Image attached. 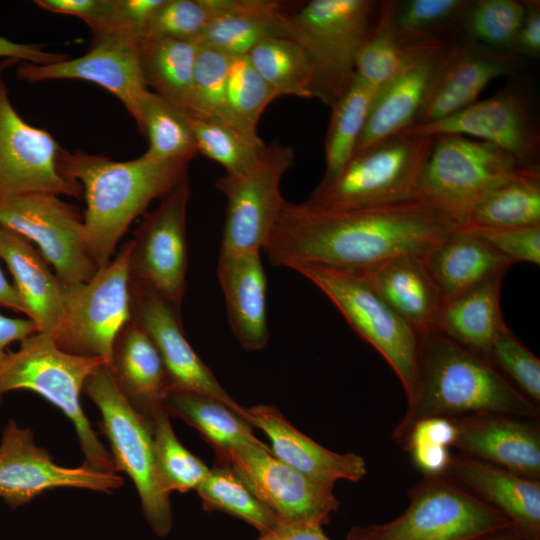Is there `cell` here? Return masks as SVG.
Here are the masks:
<instances>
[{
  "label": "cell",
  "mask_w": 540,
  "mask_h": 540,
  "mask_svg": "<svg viewBox=\"0 0 540 540\" xmlns=\"http://www.w3.org/2000/svg\"><path fill=\"white\" fill-rule=\"evenodd\" d=\"M458 228L451 215L417 195L344 209L286 200L263 250L274 266L312 264L363 275L398 255L424 258Z\"/></svg>",
  "instance_id": "cell-1"
},
{
  "label": "cell",
  "mask_w": 540,
  "mask_h": 540,
  "mask_svg": "<svg viewBox=\"0 0 540 540\" xmlns=\"http://www.w3.org/2000/svg\"><path fill=\"white\" fill-rule=\"evenodd\" d=\"M417 379L407 408L392 432L401 444L412 426L428 417L498 414L536 418L538 408L485 357L438 329L419 335Z\"/></svg>",
  "instance_id": "cell-2"
},
{
  "label": "cell",
  "mask_w": 540,
  "mask_h": 540,
  "mask_svg": "<svg viewBox=\"0 0 540 540\" xmlns=\"http://www.w3.org/2000/svg\"><path fill=\"white\" fill-rule=\"evenodd\" d=\"M191 160H161L143 154L129 161H113L101 155L61 150L60 173L82 187L86 240L98 269L111 261L131 223L188 176Z\"/></svg>",
  "instance_id": "cell-3"
},
{
  "label": "cell",
  "mask_w": 540,
  "mask_h": 540,
  "mask_svg": "<svg viewBox=\"0 0 540 540\" xmlns=\"http://www.w3.org/2000/svg\"><path fill=\"white\" fill-rule=\"evenodd\" d=\"M102 365H107L103 359L68 353L59 348L52 334L36 332L21 341L17 351L7 353L0 363V401L15 390L39 394L70 419L85 462L98 471L116 473L111 455L80 404L85 381Z\"/></svg>",
  "instance_id": "cell-4"
},
{
  "label": "cell",
  "mask_w": 540,
  "mask_h": 540,
  "mask_svg": "<svg viewBox=\"0 0 540 540\" xmlns=\"http://www.w3.org/2000/svg\"><path fill=\"white\" fill-rule=\"evenodd\" d=\"M409 505L382 524L354 526L345 540H476L513 526L500 511L447 475L424 476Z\"/></svg>",
  "instance_id": "cell-5"
},
{
  "label": "cell",
  "mask_w": 540,
  "mask_h": 540,
  "mask_svg": "<svg viewBox=\"0 0 540 540\" xmlns=\"http://www.w3.org/2000/svg\"><path fill=\"white\" fill-rule=\"evenodd\" d=\"M375 7L373 0H311L289 14L291 36L312 68L313 97L332 107L349 88Z\"/></svg>",
  "instance_id": "cell-6"
},
{
  "label": "cell",
  "mask_w": 540,
  "mask_h": 540,
  "mask_svg": "<svg viewBox=\"0 0 540 540\" xmlns=\"http://www.w3.org/2000/svg\"><path fill=\"white\" fill-rule=\"evenodd\" d=\"M291 270L321 290L349 326L382 355L402 383L408 399L417 379L420 345L417 332L363 275L312 264L297 265Z\"/></svg>",
  "instance_id": "cell-7"
},
{
  "label": "cell",
  "mask_w": 540,
  "mask_h": 540,
  "mask_svg": "<svg viewBox=\"0 0 540 540\" xmlns=\"http://www.w3.org/2000/svg\"><path fill=\"white\" fill-rule=\"evenodd\" d=\"M434 138L400 132L353 155L341 173L319 183L306 200L326 208H355L415 195Z\"/></svg>",
  "instance_id": "cell-8"
},
{
  "label": "cell",
  "mask_w": 540,
  "mask_h": 540,
  "mask_svg": "<svg viewBox=\"0 0 540 540\" xmlns=\"http://www.w3.org/2000/svg\"><path fill=\"white\" fill-rule=\"evenodd\" d=\"M83 392L101 413V432L110 442L115 471L124 472L134 482L153 532L167 536L173 514L169 494L161 488L156 472L151 424L122 395L107 365L87 378Z\"/></svg>",
  "instance_id": "cell-9"
},
{
  "label": "cell",
  "mask_w": 540,
  "mask_h": 540,
  "mask_svg": "<svg viewBox=\"0 0 540 540\" xmlns=\"http://www.w3.org/2000/svg\"><path fill=\"white\" fill-rule=\"evenodd\" d=\"M130 252L128 240L88 281L63 285L61 317L50 333L60 349L101 358L109 367L114 341L130 321Z\"/></svg>",
  "instance_id": "cell-10"
},
{
  "label": "cell",
  "mask_w": 540,
  "mask_h": 540,
  "mask_svg": "<svg viewBox=\"0 0 540 540\" xmlns=\"http://www.w3.org/2000/svg\"><path fill=\"white\" fill-rule=\"evenodd\" d=\"M529 166L485 141L436 136L415 195L435 203L460 226L473 206Z\"/></svg>",
  "instance_id": "cell-11"
},
{
  "label": "cell",
  "mask_w": 540,
  "mask_h": 540,
  "mask_svg": "<svg viewBox=\"0 0 540 540\" xmlns=\"http://www.w3.org/2000/svg\"><path fill=\"white\" fill-rule=\"evenodd\" d=\"M0 227L36 245L64 286L88 281L98 270L88 248L83 215L59 195L0 198Z\"/></svg>",
  "instance_id": "cell-12"
},
{
  "label": "cell",
  "mask_w": 540,
  "mask_h": 540,
  "mask_svg": "<svg viewBox=\"0 0 540 540\" xmlns=\"http://www.w3.org/2000/svg\"><path fill=\"white\" fill-rule=\"evenodd\" d=\"M294 161L293 148L273 142L247 171L216 181L226 198L220 253L263 250L286 201L281 180Z\"/></svg>",
  "instance_id": "cell-13"
},
{
  "label": "cell",
  "mask_w": 540,
  "mask_h": 540,
  "mask_svg": "<svg viewBox=\"0 0 540 540\" xmlns=\"http://www.w3.org/2000/svg\"><path fill=\"white\" fill-rule=\"evenodd\" d=\"M189 176L145 213L131 240L130 282L149 288L181 309L187 291L186 214Z\"/></svg>",
  "instance_id": "cell-14"
},
{
  "label": "cell",
  "mask_w": 540,
  "mask_h": 540,
  "mask_svg": "<svg viewBox=\"0 0 540 540\" xmlns=\"http://www.w3.org/2000/svg\"><path fill=\"white\" fill-rule=\"evenodd\" d=\"M284 523L323 526L338 510L333 487L304 475L273 455L268 445H245L217 454Z\"/></svg>",
  "instance_id": "cell-15"
},
{
  "label": "cell",
  "mask_w": 540,
  "mask_h": 540,
  "mask_svg": "<svg viewBox=\"0 0 540 540\" xmlns=\"http://www.w3.org/2000/svg\"><path fill=\"white\" fill-rule=\"evenodd\" d=\"M16 62H0V198L26 193L80 197L81 185L60 173L62 148L54 137L24 121L10 102L1 74Z\"/></svg>",
  "instance_id": "cell-16"
},
{
  "label": "cell",
  "mask_w": 540,
  "mask_h": 540,
  "mask_svg": "<svg viewBox=\"0 0 540 540\" xmlns=\"http://www.w3.org/2000/svg\"><path fill=\"white\" fill-rule=\"evenodd\" d=\"M124 483L115 472L98 471L86 462L76 468L57 465L46 449L36 445L33 433L10 420L0 443V498L12 508L43 492L73 487L112 492Z\"/></svg>",
  "instance_id": "cell-17"
},
{
  "label": "cell",
  "mask_w": 540,
  "mask_h": 540,
  "mask_svg": "<svg viewBox=\"0 0 540 540\" xmlns=\"http://www.w3.org/2000/svg\"><path fill=\"white\" fill-rule=\"evenodd\" d=\"M92 35L91 47L83 56L46 65L27 63L18 69V77L30 83L57 79L91 82L113 94L131 115L148 90L139 60L140 37L126 26Z\"/></svg>",
  "instance_id": "cell-18"
},
{
  "label": "cell",
  "mask_w": 540,
  "mask_h": 540,
  "mask_svg": "<svg viewBox=\"0 0 540 540\" xmlns=\"http://www.w3.org/2000/svg\"><path fill=\"white\" fill-rule=\"evenodd\" d=\"M129 293L130 321L144 331L157 349L169 389L211 395L237 413L241 405L226 392L188 342L182 326L181 309L138 284L130 282Z\"/></svg>",
  "instance_id": "cell-19"
},
{
  "label": "cell",
  "mask_w": 540,
  "mask_h": 540,
  "mask_svg": "<svg viewBox=\"0 0 540 540\" xmlns=\"http://www.w3.org/2000/svg\"><path fill=\"white\" fill-rule=\"evenodd\" d=\"M404 132L431 138L461 135L491 143L525 165H536L532 161L538 138L525 103L512 90L477 100L447 117L414 125Z\"/></svg>",
  "instance_id": "cell-20"
},
{
  "label": "cell",
  "mask_w": 540,
  "mask_h": 540,
  "mask_svg": "<svg viewBox=\"0 0 540 540\" xmlns=\"http://www.w3.org/2000/svg\"><path fill=\"white\" fill-rule=\"evenodd\" d=\"M519 60L515 54L479 45L447 48L415 125L442 119L477 101L491 81L514 72Z\"/></svg>",
  "instance_id": "cell-21"
},
{
  "label": "cell",
  "mask_w": 540,
  "mask_h": 540,
  "mask_svg": "<svg viewBox=\"0 0 540 540\" xmlns=\"http://www.w3.org/2000/svg\"><path fill=\"white\" fill-rule=\"evenodd\" d=\"M237 414L267 435L275 457L319 483L334 488L339 480L358 482L367 473L362 456L323 447L295 428L273 405L241 406Z\"/></svg>",
  "instance_id": "cell-22"
},
{
  "label": "cell",
  "mask_w": 540,
  "mask_h": 540,
  "mask_svg": "<svg viewBox=\"0 0 540 540\" xmlns=\"http://www.w3.org/2000/svg\"><path fill=\"white\" fill-rule=\"evenodd\" d=\"M461 454L521 476L540 478V434L518 417L482 414L453 418Z\"/></svg>",
  "instance_id": "cell-23"
},
{
  "label": "cell",
  "mask_w": 540,
  "mask_h": 540,
  "mask_svg": "<svg viewBox=\"0 0 540 540\" xmlns=\"http://www.w3.org/2000/svg\"><path fill=\"white\" fill-rule=\"evenodd\" d=\"M446 475L503 513L525 540H540V481L459 454Z\"/></svg>",
  "instance_id": "cell-24"
},
{
  "label": "cell",
  "mask_w": 540,
  "mask_h": 540,
  "mask_svg": "<svg viewBox=\"0 0 540 540\" xmlns=\"http://www.w3.org/2000/svg\"><path fill=\"white\" fill-rule=\"evenodd\" d=\"M216 272L229 327L238 343L247 351L264 349L270 334L261 251L220 253Z\"/></svg>",
  "instance_id": "cell-25"
},
{
  "label": "cell",
  "mask_w": 540,
  "mask_h": 540,
  "mask_svg": "<svg viewBox=\"0 0 540 540\" xmlns=\"http://www.w3.org/2000/svg\"><path fill=\"white\" fill-rule=\"evenodd\" d=\"M447 48L414 60L376 90L354 154L415 125Z\"/></svg>",
  "instance_id": "cell-26"
},
{
  "label": "cell",
  "mask_w": 540,
  "mask_h": 540,
  "mask_svg": "<svg viewBox=\"0 0 540 540\" xmlns=\"http://www.w3.org/2000/svg\"><path fill=\"white\" fill-rule=\"evenodd\" d=\"M108 368L122 395L149 424L165 411L169 386L163 362L134 322L126 323L118 333Z\"/></svg>",
  "instance_id": "cell-27"
},
{
  "label": "cell",
  "mask_w": 540,
  "mask_h": 540,
  "mask_svg": "<svg viewBox=\"0 0 540 540\" xmlns=\"http://www.w3.org/2000/svg\"><path fill=\"white\" fill-rule=\"evenodd\" d=\"M0 259L13 277L23 314L38 332L52 333L62 313V288L40 251L23 236L0 227Z\"/></svg>",
  "instance_id": "cell-28"
},
{
  "label": "cell",
  "mask_w": 540,
  "mask_h": 540,
  "mask_svg": "<svg viewBox=\"0 0 540 540\" xmlns=\"http://www.w3.org/2000/svg\"><path fill=\"white\" fill-rule=\"evenodd\" d=\"M213 17L200 44L231 57L247 56L260 42L291 36L289 14L273 0H210ZM293 39V38H292Z\"/></svg>",
  "instance_id": "cell-29"
},
{
  "label": "cell",
  "mask_w": 540,
  "mask_h": 540,
  "mask_svg": "<svg viewBox=\"0 0 540 540\" xmlns=\"http://www.w3.org/2000/svg\"><path fill=\"white\" fill-rule=\"evenodd\" d=\"M363 276L418 335L436 328L444 299L423 258L398 255Z\"/></svg>",
  "instance_id": "cell-30"
},
{
  "label": "cell",
  "mask_w": 540,
  "mask_h": 540,
  "mask_svg": "<svg viewBox=\"0 0 540 540\" xmlns=\"http://www.w3.org/2000/svg\"><path fill=\"white\" fill-rule=\"evenodd\" d=\"M444 301L505 271L512 265L472 231L456 229L424 258Z\"/></svg>",
  "instance_id": "cell-31"
},
{
  "label": "cell",
  "mask_w": 540,
  "mask_h": 540,
  "mask_svg": "<svg viewBox=\"0 0 540 540\" xmlns=\"http://www.w3.org/2000/svg\"><path fill=\"white\" fill-rule=\"evenodd\" d=\"M503 273L495 274L443 302L436 329L485 357L507 326L500 310Z\"/></svg>",
  "instance_id": "cell-32"
},
{
  "label": "cell",
  "mask_w": 540,
  "mask_h": 540,
  "mask_svg": "<svg viewBox=\"0 0 540 540\" xmlns=\"http://www.w3.org/2000/svg\"><path fill=\"white\" fill-rule=\"evenodd\" d=\"M164 409L195 428L209 443L215 455L229 449L257 445L266 446L253 434V427L219 399L200 392L169 389Z\"/></svg>",
  "instance_id": "cell-33"
},
{
  "label": "cell",
  "mask_w": 540,
  "mask_h": 540,
  "mask_svg": "<svg viewBox=\"0 0 540 540\" xmlns=\"http://www.w3.org/2000/svg\"><path fill=\"white\" fill-rule=\"evenodd\" d=\"M394 2L385 3L378 22L360 48L355 76L377 90L414 60L447 46L442 38L406 43L397 34L393 22Z\"/></svg>",
  "instance_id": "cell-34"
},
{
  "label": "cell",
  "mask_w": 540,
  "mask_h": 540,
  "mask_svg": "<svg viewBox=\"0 0 540 540\" xmlns=\"http://www.w3.org/2000/svg\"><path fill=\"white\" fill-rule=\"evenodd\" d=\"M540 225V174L532 165L503 183L462 218L469 231Z\"/></svg>",
  "instance_id": "cell-35"
},
{
  "label": "cell",
  "mask_w": 540,
  "mask_h": 540,
  "mask_svg": "<svg viewBox=\"0 0 540 540\" xmlns=\"http://www.w3.org/2000/svg\"><path fill=\"white\" fill-rule=\"evenodd\" d=\"M199 43L167 37L139 38L146 86L186 111Z\"/></svg>",
  "instance_id": "cell-36"
},
{
  "label": "cell",
  "mask_w": 540,
  "mask_h": 540,
  "mask_svg": "<svg viewBox=\"0 0 540 540\" xmlns=\"http://www.w3.org/2000/svg\"><path fill=\"white\" fill-rule=\"evenodd\" d=\"M131 117L148 140L146 156L192 159L198 154L189 114L160 95L144 92Z\"/></svg>",
  "instance_id": "cell-37"
},
{
  "label": "cell",
  "mask_w": 540,
  "mask_h": 540,
  "mask_svg": "<svg viewBox=\"0 0 540 540\" xmlns=\"http://www.w3.org/2000/svg\"><path fill=\"white\" fill-rule=\"evenodd\" d=\"M376 90L356 76L332 106L325 138V173L320 183L334 180L354 155Z\"/></svg>",
  "instance_id": "cell-38"
},
{
  "label": "cell",
  "mask_w": 540,
  "mask_h": 540,
  "mask_svg": "<svg viewBox=\"0 0 540 540\" xmlns=\"http://www.w3.org/2000/svg\"><path fill=\"white\" fill-rule=\"evenodd\" d=\"M247 56L279 97L313 98L312 68L305 50L296 40L269 38L256 45Z\"/></svg>",
  "instance_id": "cell-39"
},
{
  "label": "cell",
  "mask_w": 540,
  "mask_h": 540,
  "mask_svg": "<svg viewBox=\"0 0 540 540\" xmlns=\"http://www.w3.org/2000/svg\"><path fill=\"white\" fill-rule=\"evenodd\" d=\"M205 510L237 517L264 534L281 523L227 465L215 463L196 489Z\"/></svg>",
  "instance_id": "cell-40"
},
{
  "label": "cell",
  "mask_w": 540,
  "mask_h": 540,
  "mask_svg": "<svg viewBox=\"0 0 540 540\" xmlns=\"http://www.w3.org/2000/svg\"><path fill=\"white\" fill-rule=\"evenodd\" d=\"M198 153L220 164L225 174H240L251 168L266 149L252 135L217 118L189 115Z\"/></svg>",
  "instance_id": "cell-41"
},
{
  "label": "cell",
  "mask_w": 540,
  "mask_h": 540,
  "mask_svg": "<svg viewBox=\"0 0 540 540\" xmlns=\"http://www.w3.org/2000/svg\"><path fill=\"white\" fill-rule=\"evenodd\" d=\"M278 94L265 82L248 56L233 57L228 72L222 121L257 135L258 121Z\"/></svg>",
  "instance_id": "cell-42"
},
{
  "label": "cell",
  "mask_w": 540,
  "mask_h": 540,
  "mask_svg": "<svg viewBox=\"0 0 540 540\" xmlns=\"http://www.w3.org/2000/svg\"><path fill=\"white\" fill-rule=\"evenodd\" d=\"M169 418L163 411L151 424L156 472L166 493H186L198 488L210 468L180 443Z\"/></svg>",
  "instance_id": "cell-43"
},
{
  "label": "cell",
  "mask_w": 540,
  "mask_h": 540,
  "mask_svg": "<svg viewBox=\"0 0 540 540\" xmlns=\"http://www.w3.org/2000/svg\"><path fill=\"white\" fill-rule=\"evenodd\" d=\"M525 10V2L516 0L471 2L464 15L466 28L471 37L486 47L515 54L516 39Z\"/></svg>",
  "instance_id": "cell-44"
},
{
  "label": "cell",
  "mask_w": 540,
  "mask_h": 540,
  "mask_svg": "<svg viewBox=\"0 0 540 540\" xmlns=\"http://www.w3.org/2000/svg\"><path fill=\"white\" fill-rule=\"evenodd\" d=\"M470 3L466 0L394 2L393 26L406 43L440 39L434 35L463 18Z\"/></svg>",
  "instance_id": "cell-45"
},
{
  "label": "cell",
  "mask_w": 540,
  "mask_h": 540,
  "mask_svg": "<svg viewBox=\"0 0 540 540\" xmlns=\"http://www.w3.org/2000/svg\"><path fill=\"white\" fill-rule=\"evenodd\" d=\"M231 56L199 43L186 112L222 120Z\"/></svg>",
  "instance_id": "cell-46"
},
{
  "label": "cell",
  "mask_w": 540,
  "mask_h": 540,
  "mask_svg": "<svg viewBox=\"0 0 540 540\" xmlns=\"http://www.w3.org/2000/svg\"><path fill=\"white\" fill-rule=\"evenodd\" d=\"M213 14L210 0H164L140 38L167 37L199 42Z\"/></svg>",
  "instance_id": "cell-47"
},
{
  "label": "cell",
  "mask_w": 540,
  "mask_h": 540,
  "mask_svg": "<svg viewBox=\"0 0 540 540\" xmlns=\"http://www.w3.org/2000/svg\"><path fill=\"white\" fill-rule=\"evenodd\" d=\"M487 359L534 404L540 402V360L506 327L493 342Z\"/></svg>",
  "instance_id": "cell-48"
},
{
  "label": "cell",
  "mask_w": 540,
  "mask_h": 540,
  "mask_svg": "<svg viewBox=\"0 0 540 540\" xmlns=\"http://www.w3.org/2000/svg\"><path fill=\"white\" fill-rule=\"evenodd\" d=\"M469 231V230H468ZM510 262L540 264V225L472 231Z\"/></svg>",
  "instance_id": "cell-49"
},
{
  "label": "cell",
  "mask_w": 540,
  "mask_h": 540,
  "mask_svg": "<svg viewBox=\"0 0 540 540\" xmlns=\"http://www.w3.org/2000/svg\"><path fill=\"white\" fill-rule=\"evenodd\" d=\"M35 3L49 12L80 18L89 26L92 34L124 26L119 19L115 0H37Z\"/></svg>",
  "instance_id": "cell-50"
},
{
  "label": "cell",
  "mask_w": 540,
  "mask_h": 540,
  "mask_svg": "<svg viewBox=\"0 0 540 540\" xmlns=\"http://www.w3.org/2000/svg\"><path fill=\"white\" fill-rule=\"evenodd\" d=\"M457 437V426L453 418L428 417L416 422L409 430L401 445L404 448L430 444L453 447Z\"/></svg>",
  "instance_id": "cell-51"
},
{
  "label": "cell",
  "mask_w": 540,
  "mask_h": 540,
  "mask_svg": "<svg viewBox=\"0 0 540 540\" xmlns=\"http://www.w3.org/2000/svg\"><path fill=\"white\" fill-rule=\"evenodd\" d=\"M415 466L424 476L446 475L452 454L448 447L419 444L405 448Z\"/></svg>",
  "instance_id": "cell-52"
},
{
  "label": "cell",
  "mask_w": 540,
  "mask_h": 540,
  "mask_svg": "<svg viewBox=\"0 0 540 540\" xmlns=\"http://www.w3.org/2000/svg\"><path fill=\"white\" fill-rule=\"evenodd\" d=\"M0 57L24 60L36 65L52 64L69 58L65 54L47 52L39 44L16 43L0 35Z\"/></svg>",
  "instance_id": "cell-53"
},
{
  "label": "cell",
  "mask_w": 540,
  "mask_h": 540,
  "mask_svg": "<svg viewBox=\"0 0 540 540\" xmlns=\"http://www.w3.org/2000/svg\"><path fill=\"white\" fill-rule=\"evenodd\" d=\"M525 15L516 39L515 52L536 57L540 54V9L536 2H525Z\"/></svg>",
  "instance_id": "cell-54"
},
{
  "label": "cell",
  "mask_w": 540,
  "mask_h": 540,
  "mask_svg": "<svg viewBox=\"0 0 540 540\" xmlns=\"http://www.w3.org/2000/svg\"><path fill=\"white\" fill-rule=\"evenodd\" d=\"M164 0H115L121 23L140 37L144 27Z\"/></svg>",
  "instance_id": "cell-55"
},
{
  "label": "cell",
  "mask_w": 540,
  "mask_h": 540,
  "mask_svg": "<svg viewBox=\"0 0 540 540\" xmlns=\"http://www.w3.org/2000/svg\"><path fill=\"white\" fill-rule=\"evenodd\" d=\"M256 540H331L322 526L310 523L281 522L274 529L260 534Z\"/></svg>",
  "instance_id": "cell-56"
},
{
  "label": "cell",
  "mask_w": 540,
  "mask_h": 540,
  "mask_svg": "<svg viewBox=\"0 0 540 540\" xmlns=\"http://www.w3.org/2000/svg\"><path fill=\"white\" fill-rule=\"evenodd\" d=\"M38 332L37 327L28 318H11L0 314V363L5 358L6 348L14 342H21Z\"/></svg>",
  "instance_id": "cell-57"
},
{
  "label": "cell",
  "mask_w": 540,
  "mask_h": 540,
  "mask_svg": "<svg viewBox=\"0 0 540 540\" xmlns=\"http://www.w3.org/2000/svg\"><path fill=\"white\" fill-rule=\"evenodd\" d=\"M0 306L8 308L14 312L23 313L22 304L17 293L0 267Z\"/></svg>",
  "instance_id": "cell-58"
},
{
  "label": "cell",
  "mask_w": 540,
  "mask_h": 540,
  "mask_svg": "<svg viewBox=\"0 0 540 540\" xmlns=\"http://www.w3.org/2000/svg\"><path fill=\"white\" fill-rule=\"evenodd\" d=\"M476 540H525L519 531L514 527H509L487 534Z\"/></svg>",
  "instance_id": "cell-59"
}]
</instances>
